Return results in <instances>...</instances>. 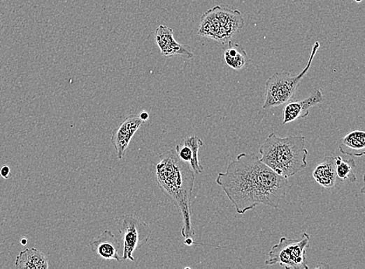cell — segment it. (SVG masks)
I'll use <instances>...</instances> for the list:
<instances>
[{"label": "cell", "instance_id": "cell-1", "mask_svg": "<svg viewBox=\"0 0 365 269\" xmlns=\"http://www.w3.org/2000/svg\"><path fill=\"white\" fill-rule=\"evenodd\" d=\"M216 183L230 199L238 215H245L259 204L277 209L291 187L288 179L280 176L255 154L242 153Z\"/></svg>", "mask_w": 365, "mask_h": 269}, {"label": "cell", "instance_id": "cell-2", "mask_svg": "<svg viewBox=\"0 0 365 269\" xmlns=\"http://www.w3.org/2000/svg\"><path fill=\"white\" fill-rule=\"evenodd\" d=\"M155 174L158 186L181 213L182 237H194L196 233L192 224V200L195 172L188 162L178 157L176 150L171 149L160 156Z\"/></svg>", "mask_w": 365, "mask_h": 269}, {"label": "cell", "instance_id": "cell-3", "mask_svg": "<svg viewBox=\"0 0 365 269\" xmlns=\"http://www.w3.org/2000/svg\"><path fill=\"white\" fill-rule=\"evenodd\" d=\"M304 136L279 137L271 133L259 148L260 161L275 174L288 178L307 167Z\"/></svg>", "mask_w": 365, "mask_h": 269}, {"label": "cell", "instance_id": "cell-4", "mask_svg": "<svg viewBox=\"0 0 365 269\" xmlns=\"http://www.w3.org/2000/svg\"><path fill=\"white\" fill-rule=\"evenodd\" d=\"M320 47L319 41L313 45L308 63L299 75H292L291 72H277L269 78L265 85L264 109H270L286 105L290 102L299 89L301 82L309 71L317 52Z\"/></svg>", "mask_w": 365, "mask_h": 269}, {"label": "cell", "instance_id": "cell-5", "mask_svg": "<svg viewBox=\"0 0 365 269\" xmlns=\"http://www.w3.org/2000/svg\"><path fill=\"white\" fill-rule=\"evenodd\" d=\"M310 243L307 233L300 240L282 237L279 243L272 247L266 260V266L280 265L287 269H308L306 252Z\"/></svg>", "mask_w": 365, "mask_h": 269}, {"label": "cell", "instance_id": "cell-6", "mask_svg": "<svg viewBox=\"0 0 365 269\" xmlns=\"http://www.w3.org/2000/svg\"><path fill=\"white\" fill-rule=\"evenodd\" d=\"M117 230L122 238V260L134 261V252L146 245L150 238V226L139 217L123 215L117 220Z\"/></svg>", "mask_w": 365, "mask_h": 269}, {"label": "cell", "instance_id": "cell-7", "mask_svg": "<svg viewBox=\"0 0 365 269\" xmlns=\"http://www.w3.org/2000/svg\"><path fill=\"white\" fill-rule=\"evenodd\" d=\"M155 43L165 57L178 55L185 59H192L194 54L189 46L179 44L174 37V31L167 26L161 25L155 31Z\"/></svg>", "mask_w": 365, "mask_h": 269}, {"label": "cell", "instance_id": "cell-8", "mask_svg": "<svg viewBox=\"0 0 365 269\" xmlns=\"http://www.w3.org/2000/svg\"><path fill=\"white\" fill-rule=\"evenodd\" d=\"M143 123L139 115H130L113 131L111 142L119 160L125 155L131 140Z\"/></svg>", "mask_w": 365, "mask_h": 269}, {"label": "cell", "instance_id": "cell-9", "mask_svg": "<svg viewBox=\"0 0 365 269\" xmlns=\"http://www.w3.org/2000/svg\"><path fill=\"white\" fill-rule=\"evenodd\" d=\"M217 15L220 23L217 40L222 45L230 43L231 38L243 29L245 22L238 10H233L216 6Z\"/></svg>", "mask_w": 365, "mask_h": 269}, {"label": "cell", "instance_id": "cell-10", "mask_svg": "<svg viewBox=\"0 0 365 269\" xmlns=\"http://www.w3.org/2000/svg\"><path fill=\"white\" fill-rule=\"evenodd\" d=\"M323 101V95L320 89L304 100L287 102L283 109V122L286 124L301 118L309 114V109L320 105Z\"/></svg>", "mask_w": 365, "mask_h": 269}, {"label": "cell", "instance_id": "cell-11", "mask_svg": "<svg viewBox=\"0 0 365 269\" xmlns=\"http://www.w3.org/2000/svg\"><path fill=\"white\" fill-rule=\"evenodd\" d=\"M93 252H95L103 259L115 260L122 262L120 251L121 245L114 234L108 230L103 232L97 238L89 244Z\"/></svg>", "mask_w": 365, "mask_h": 269}, {"label": "cell", "instance_id": "cell-12", "mask_svg": "<svg viewBox=\"0 0 365 269\" xmlns=\"http://www.w3.org/2000/svg\"><path fill=\"white\" fill-rule=\"evenodd\" d=\"M203 146V141L197 136L185 137L180 144L176 147V151L181 160L188 162L196 174H202L203 167L199 162V150Z\"/></svg>", "mask_w": 365, "mask_h": 269}, {"label": "cell", "instance_id": "cell-13", "mask_svg": "<svg viewBox=\"0 0 365 269\" xmlns=\"http://www.w3.org/2000/svg\"><path fill=\"white\" fill-rule=\"evenodd\" d=\"M15 267L25 269H48L50 268L49 259L43 252L36 248H27L17 255Z\"/></svg>", "mask_w": 365, "mask_h": 269}, {"label": "cell", "instance_id": "cell-14", "mask_svg": "<svg viewBox=\"0 0 365 269\" xmlns=\"http://www.w3.org/2000/svg\"><path fill=\"white\" fill-rule=\"evenodd\" d=\"M315 182L327 190H331L336 183L334 157L328 156L313 171Z\"/></svg>", "mask_w": 365, "mask_h": 269}, {"label": "cell", "instance_id": "cell-15", "mask_svg": "<svg viewBox=\"0 0 365 269\" xmlns=\"http://www.w3.org/2000/svg\"><path fill=\"white\" fill-rule=\"evenodd\" d=\"M226 64L234 70L240 71L244 70L250 63V59L243 46L238 44L229 43V47L224 52Z\"/></svg>", "mask_w": 365, "mask_h": 269}, {"label": "cell", "instance_id": "cell-16", "mask_svg": "<svg viewBox=\"0 0 365 269\" xmlns=\"http://www.w3.org/2000/svg\"><path fill=\"white\" fill-rule=\"evenodd\" d=\"M341 147L347 149L340 150L343 155L362 157L364 155L365 132L363 130L351 131L341 141Z\"/></svg>", "mask_w": 365, "mask_h": 269}, {"label": "cell", "instance_id": "cell-17", "mask_svg": "<svg viewBox=\"0 0 365 269\" xmlns=\"http://www.w3.org/2000/svg\"><path fill=\"white\" fill-rule=\"evenodd\" d=\"M334 161L337 177L343 181L348 180L350 183L357 181L355 172L356 164L353 157H350L347 160H343L341 156H336L334 157Z\"/></svg>", "mask_w": 365, "mask_h": 269}, {"label": "cell", "instance_id": "cell-18", "mask_svg": "<svg viewBox=\"0 0 365 269\" xmlns=\"http://www.w3.org/2000/svg\"><path fill=\"white\" fill-rule=\"evenodd\" d=\"M0 175H1L3 178H9L10 177V169L5 165V167L0 169Z\"/></svg>", "mask_w": 365, "mask_h": 269}, {"label": "cell", "instance_id": "cell-19", "mask_svg": "<svg viewBox=\"0 0 365 269\" xmlns=\"http://www.w3.org/2000/svg\"><path fill=\"white\" fill-rule=\"evenodd\" d=\"M141 119L143 120L144 122H146L149 119V114L146 112H143L140 114Z\"/></svg>", "mask_w": 365, "mask_h": 269}, {"label": "cell", "instance_id": "cell-20", "mask_svg": "<svg viewBox=\"0 0 365 269\" xmlns=\"http://www.w3.org/2000/svg\"><path fill=\"white\" fill-rule=\"evenodd\" d=\"M185 244L188 246H191L194 244V240L192 239L191 237L187 238V239H185Z\"/></svg>", "mask_w": 365, "mask_h": 269}, {"label": "cell", "instance_id": "cell-21", "mask_svg": "<svg viewBox=\"0 0 365 269\" xmlns=\"http://www.w3.org/2000/svg\"><path fill=\"white\" fill-rule=\"evenodd\" d=\"M22 245H26L27 244V239L26 238H23L22 241H20Z\"/></svg>", "mask_w": 365, "mask_h": 269}, {"label": "cell", "instance_id": "cell-22", "mask_svg": "<svg viewBox=\"0 0 365 269\" xmlns=\"http://www.w3.org/2000/svg\"><path fill=\"white\" fill-rule=\"evenodd\" d=\"M355 1L358 3H361L362 1V0H355Z\"/></svg>", "mask_w": 365, "mask_h": 269}]
</instances>
